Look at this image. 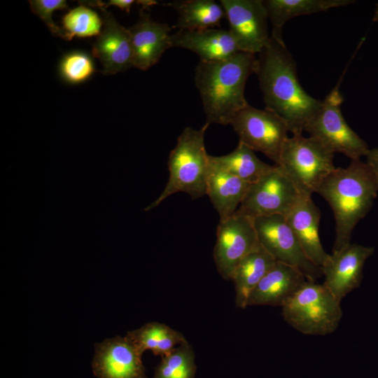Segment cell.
<instances>
[{
    "label": "cell",
    "instance_id": "cell-1",
    "mask_svg": "<svg viewBox=\"0 0 378 378\" xmlns=\"http://www.w3.org/2000/svg\"><path fill=\"white\" fill-rule=\"evenodd\" d=\"M256 57L257 75L265 108L286 122L293 135L302 134L307 121L322 100L309 95L300 85L297 65L283 38L270 36Z\"/></svg>",
    "mask_w": 378,
    "mask_h": 378
},
{
    "label": "cell",
    "instance_id": "cell-2",
    "mask_svg": "<svg viewBox=\"0 0 378 378\" xmlns=\"http://www.w3.org/2000/svg\"><path fill=\"white\" fill-rule=\"evenodd\" d=\"M255 60V54L239 51L221 60L200 61L195 70V83L206 122L230 125L248 104L245 88L248 76L254 73Z\"/></svg>",
    "mask_w": 378,
    "mask_h": 378
},
{
    "label": "cell",
    "instance_id": "cell-3",
    "mask_svg": "<svg viewBox=\"0 0 378 378\" xmlns=\"http://www.w3.org/2000/svg\"><path fill=\"white\" fill-rule=\"evenodd\" d=\"M378 192V182L370 167L360 160L344 168L336 167L316 192L330 206L335 220L332 253L351 242L356 224L370 211Z\"/></svg>",
    "mask_w": 378,
    "mask_h": 378
},
{
    "label": "cell",
    "instance_id": "cell-4",
    "mask_svg": "<svg viewBox=\"0 0 378 378\" xmlns=\"http://www.w3.org/2000/svg\"><path fill=\"white\" fill-rule=\"evenodd\" d=\"M209 125L206 122L198 130L187 127L178 136L169 155L167 183L160 196L145 208L146 211L158 206L176 192H186L192 200L206 195L210 155L206 150L204 136Z\"/></svg>",
    "mask_w": 378,
    "mask_h": 378
},
{
    "label": "cell",
    "instance_id": "cell-5",
    "mask_svg": "<svg viewBox=\"0 0 378 378\" xmlns=\"http://www.w3.org/2000/svg\"><path fill=\"white\" fill-rule=\"evenodd\" d=\"M341 300L324 285L307 279L281 307L284 320L308 335H326L338 327L342 317Z\"/></svg>",
    "mask_w": 378,
    "mask_h": 378
},
{
    "label": "cell",
    "instance_id": "cell-6",
    "mask_svg": "<svg viewBox=\"0 0 378 378\" xmlns=\"http://www.w3.org/2000/svg\"><path fill=\"white\" fill-rule=\"evenodd\" d=\"M334 154L320 141L302 134L285 141L276 164L292 181L301 195L312 196L336 167Z\"/></svg>",
    "mask_w": 378,
    "mask_h": 378
},
{
    "label": "cell",
    "instance_id": "cell-7",
    "mask_svg": "<svg viewBox=\"0 0 378 378\" xmlns=\"http://www.w3.org/2000/svg\"><path fill=\"white\" fill-rule=\"evenodd\" d=\"M342 102L343 97L337 86L322 100L306 123L304 131L333 153H342L351 160H360L370 148L344 118Z\"/></svg>",
    "mask_w": 378,
    "mask_h": 378
},
{
    "label": "cell",
    "instance_id": "cell-8",
    "mask_svg": "<svg viewBox=\"0 0 378 378\" xmlns=\"http://www.w3.org/2000/svg\"><path fill=\"white\" fill-rule=\"evenodd\" d=\"M230 125L239 136V142L262 153L275 164L279 163L289 130L277 114L248 104L233 118Z\"/></svg>",
    "mask_w": 378,
    "mask_h": 378
},
{
    "label": "cell",
    "instance_id": "cell-9",
    "mask_svg": "<svg viewBox=\"0 0 378 378\" xmlns=\"http://www.w3.org/2000/svg\"><path fill=\"white\" fill-rule=\"evenodd\" d=\"M296 186L276 164L251 183L237 213L251 218L271 215L286 216L301 197Z\"/></svg>",
    "mask_w": 378,
    "mask_h": 378
},
{
    "label": "cell",
    "instance_id": "cell-10",
    "mask_svg": "<svg viewBox=\"0 0 378 378\" xmlns=\"http://www.w3.org/2000/svg\"><path fill=\"white\" fill-rule=\"evenodd\" d=\"M260 245L276 262L292 266L312 281L323 275L321 268L304 253L284 216L271 215L253 218Z\"/></svg>",
    "mask_w": 378,
    "mask_h": 378
},
{
    "label": "cell",
    "instance_id": "cell-11",
    "mask_svg": "<svg viewBox=\"0 0 378 378\" xmlns=\"http://www.w3.org/2000/svg\"><path fill=\"white\" fill-rule=\"evenodd\" d=\"M260 246L253 218L235 212L220 220L213 253L218 273L225 280L232 279L239 262Z\"/></svg>",
    "mask_w": 378,
    "mask_h": 378
},
{
    "label": "cell",
    "instance_id": "cell-12",
    "mask_svg": "<svg viewBox=\"0 0 378 378\" xmlns=\"http://www.w3.org/2000/svg\"><path fill=\"white\" fill-rule=\"evenodd\" d=\"M229 31L240 51L258 54L267 44L268 15L262 0H220Z\"/></svg>",
    "mask_w": 378,
    "mask_h": 378
},
{
    "label": "cell",
    "instance_id": "cell-13",
    "mask_svg": "<svg viewBox=\"0 0 378 378\" xmlns=\"http://www.w3.org/2000/svg\"><path fill=\"white\" fill-rule=\"evenodd\" d=\"M140 352L127 336L95 344L92 370L97 378H148Z\"/></svg>",
    "mask_w": 378,
    "mask_h": 378
},
{
    "label": "cell",
    "instance_id": "cell-14",
    "mask_svg": "<svg viewBox=\"0 0 378 378\" xmlns=\"http://www.w3.org/2000/svg\"><path fill=\"white\" fill-rule=\"evenodd\" d=\"M374 251L372 246L350 243L340 251L329 255L321 267L325 276L323 284L342 300L359 286L364 264Z\"/></svg>",
    "mask_w": 378,
    "mask_h": 378
},
{
    "label": "cell",
    "instance_id": "cell-15",
    "mask_svg": "<svg viewBox=\"0 0 378 378\" xmlns=\"http://www.w3.org/2000/svg\"><path fill=\"white\" fill-rule=\"evenodd\" d=\"M103 14L104 28L92 47L105 74H115L133 66L132 50L128 29L120 24L106 8Z\"/></svg>",
    "mask_w": 378,
    "mask_h": 378
},
{
    "label": "cell",
    "instance_id": "cell-16",
    "mask_svg": "<svg viewBox=\"0 0 378 378\" xmlns=\"http://www.w3.org/2000/svg\"><path fill=\"white\" fill-rule=\"evenodd\" d=\"M172 27L153 20L143 10L137 22L128 28L132 50L133 66L147 70L155 65L171 48Z\"/></svg>",
    "mask_w": 378,
    "mask_h": 378
},
{
    "label": "cell",
    "instance_id": "cell-17",
    "mask_svg": "<svg viewBox=\"0 0 378 378\" xmlns=\"http://www.w3.org/2000/svg\"><path fill=\"white\" fill-rule=\"evenodd\" d=\"M304 253L315 265L321 268L329 257L319 237L321 213L312 196L302 195L297 204L285 216Z\"/></svg>",
    "mask_w": 378,
    "mask_h": 378
},
{
    "label": "cell",
    "instance_id": "cell-18",
    "mask_svg": "<svg viewBox=\"0 0 378 378\" xmlns=\"http://www.w3.org/2000/svg\"><path fill=\"white\" fill-rule=\"evenodd\" d=\"M170 43L171 48L197 54L200 62L221 60L240 51L229 30L216 28L177 30L171 34Z\"/></svg>",
    "mask_w": 378,
    "mask_h": 378
},
{
    "label": "cell",
    "instance_id": "cell-19",
    "mask_svg": "<svg viewBox=\"0 0 378 378\" xmlns=\"http://www.w3.org/2000/svg\"><path fill=\"white\" fill-rule=\"evenodd\" d=\"M308 279L299 270L276 262L251 293L247 305L282 307Z\"/></svg>",
    "mask_w": 378,
    "mask_h": 378
},
{
    "label": "cell",
    "instance_id": "cell-20",
    "mask_svg": "<svg viewBox=\"0 0 378 378\" xmlns=\"http://www.w3.org/2000/svg\"><path fill=\"white\" fill-rule=\"evenodd\" d=\"M209 161L206 195L223 220L237 211L251 184L219 167L210 156Z\"/></svg>",
    "mask_w": 378,
    "mask_h": 378
},
{
    "label": "cell",
    "instance_id": "cell-21",
    "mask_svg": "<svg viewBox=\"0 0 378 378\" xmlns=\"http://www.w3.org/2000/svg\"><path fill=\"white\" fill-rule=\"evenodd\" d=\"M353 0H263L272 26L271 36L283 38L282 29L289 20L304 15L326 12L351 4Z\"/></svg>",
    "mask_w": 378,
    "mask_h": 378
},
{
    "label": "cell",
    "instance_id": "cell-22",
    "mask_svg": "<svg viewBox=\"0 0 378 378\" xmlns=\"http://www.w3.org/2000/svg\"><path fill=\"white\" fill-rule=\"evenodd\" d=\"M276 262L274 258L260 246L239 262L231 279L234 284L237 307L245 309L248 307L247 302L251 293Z\"/></svg>",
    "mask_w": 378,
    "mask_h": 378
},
{
    "label": "cell",
    "instance_id": "cell-23",
    "mask_svg": "<svg viewBox=\"0 0 378 378\" xmlns=\"http://www.w3.org/2000/svg\"><path fill=\"white\" fill-rule=\"evenodd\" d=\"M164 6L175 10L178 18L173 29L200 30L219 27L220 21L225 17V10L220 4L214 0H183L174 1Z\"/></svg>",
    "mask_w": 378,
    "mask_h": 378
},
{
    "label": "cell",
    "instance_id": "cell-24",
    "mask_svg": "<svg viewBox=\"0 0 378 378\" xmlns=\"http://www.w3.org/2000/svg\"><path fill=\"white\" fill-rule=\"evenodd\" d=\"M126 335L141 353L150 350L153 354L162 357L187 342L182 333L158 322L146 323L138 329L128 331Z\"/></svg>",
    "mask_w": 378,
    "mask_h": 378
},
{
    "label": "cell",
    "instance_id": "cell-25",
    "mask_svg": "<svg viewBox=\"0 0 378 378\" xmlns=\"http://www.w3.org/2000/svg\"><path fill=\"white\" fill-rule=\"evenodd\" d=\"M210 159L223 169L250 184L258 181L273 167L260 160L254 150L241 142L231 153L221 156L210 155Z\"/></svg>",
    "mask_w": 378,
    "mask_h": 378
},
{
    "label": "cell",
    "instance_id": "cell-26",
    "mask_svg": "<svg viewBox=\"0 0 378 378\" xmlns=\"http://www.w3.org/2000/svg\"><path fill=\"white\" fill-rule=\"evenodd\" d=\"M196 369L193 349L186 342L162 357L153 378H195Z\"/></svg>",
    "mask_w": 378,
    "mask_h": 378
},
{
    "label": "cell",
    "instance_id": "cell-27",
    "mask_svg": "<svg viewBox=\"0 0 378 378\" xmlns=\"http://www.w3.org/2000/svg\"><path fill=\"white\" fill-rule=\"evenodd\" d=\"M62 29L69 40L73 37H91L100 34L102 19L92 9L80 5L70 10L62 20Z\"/></svg>",
    "mask_w": 378,
    "mask_h": 378
},
{
    "label": "cell",
    "instance_id": "cell-28",
    "mask_svg": "<svg viewBox=\"0 0 378 378\" xmlns=\"http://www.w3.org/2000/svg\"><path fill=\"white\" fill-rule=\"evenodd\" d=\"M94 71L91 57L83 52H71L64 56L59 64V73L69 83H79L88 79Z\"/></svg>",
    "mask_w": 378,
    "mask_h": 378
},
{
    "label": "cell",
    "instance_id": "cell-29",
    "mask_svg": "<svg viewBox=\"0 0 378 378\" xmlns=\"http://www.w3.org/2000/svg\"><path fill=\"white\" fill-rule=\"evenodd\" d=\"M29 2L31 11L44 22L53 35L69 40L65 31L57 26L52 19V15L55 10L67 8L66 1L31 0Z\"/></svg>",
    "mask_w": 378,
    "mask_h": 378
},
{
    "label": "cell",
    "instance_id": "cell-30",
    "mask_svg": "<svg viewBox=\"0 0 378 378\" xmlns=\"http://www.w3.org/2000/svg\"><path fill=\"white\" fill-rule=\"evenodd\" d=\"M84 4L94 6L95 8H106L109 6H115L118 7L120 9L130 13L131 6L133 4H137V1L134 0H110L107 4L103 3L101 1H83Z\"/></svg>",
    "mask_w": 378,
    "mask_h": 378
},
{
    "label": "cell",
    "instance_id": "cell-31",
    "mask_svg": "<svg viewBox=\"0 0 378 378\" xmlns=\"http://www.w3.org/2000/svg\"><path fill=\"white\" fill-rule=\"evenodd\" d=\"M365 158V162L372 169L378 182V147L370 149Z\"/></svg>",
    "mask_w": 378,
    "mask_h": 378
},
{
    "label": "cell",
    "instance_id": "cell-32",
    "mask_svg": "<svg viewBox=\"0 0 378 378\" xmlns=\"http://www.w3.org/2000/svg\"><path fill=\"white\" fill-rule=\"evenodd\" d=\"M373 20L378 22V3L375 6Z\"/></svg>",
    "mask_w": 378,
    "mask_h": 378
}]
</instances>
